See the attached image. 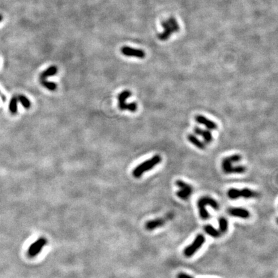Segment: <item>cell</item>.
Listing matches in <instances>:
<instances>
[{"label": "cell", "instance_id": "cell-7", "mask_svg": "<svg viewBox=\"0 0 278 278\" xmlns=\"http://www.w3.org/2000/svg\"><path fill=\"white\" fill-rule=\"evenodd\" d=\"M121 51L123 55L128 57H135L139 59H144L146 56V53L144 50L133 49V48L127 46H123Z\"/></svg>", "mask_w": 278, "mask_h": 278}, {"label": "cell", "instance_id": "cell-2", "mask_svg": "<svg viewBox=\"0 0 278 278\" xmlns=\"http://www.w3.org/2000/svg\"><path fill=\"white\" fill-rule=\"evenodd\" d=\"M210 205L214 209L218 210L220 205L218 202L209 196L202 197L198 202V207L199 210V214L201 218L203 220H208L210 217L209 214L206 209V206Z\"/></svg>", "mask_w": 278, "mask_h": 278}, {"label": "cell", "instance_id": "cell-8", "mask_svg": "<svg viewBox=\"0 0 278 278\" xmlns=\"http://www.w3.org/2000/svg\"><path fill=\"white\" fill-rule=\"evenodd\" d=\"M195 121L198 123L202 125H203L206 128H207L209 130H216L218 129V125L216 122H213L211 120H209L207 118L205 117L198 115L195 117Z\"/></svg>", "mask_w": 278, "mask_h": 278}, {"label": "cell", "instance_id": "cell-18", "mask_svg": "<svg viewBox=\"0 0 278 278\" xmlns=\"http://www.w3.org/2000/svg\"><path fill=\"white\" fill-rule=\"evenodd\" d=\"M18 97H15V96L13 97L11 99V101H10L9 108L10 112L12 114H15V113L17 112V110H18Z\"/></svg>", "mask_w": 278, "mask_h": 278}, {"label": "cell", "instance_id": "cell-5", "mask_svg": "<svg viewBox=\"0 0 278 278\" xmlns=\"http://www.w3.org/2000/svg\"><path fill=\"white\" fill-rule=\"evenodd\" d=\"M175 184L180 189L177 193V196L182 200H187L193 193V189L192 186L181 180H177Z\"/></svg>", "mask_w": 278, "mask_h": 278}, {"label": "cell", "instance_id": "cell-17", "mask_svg": "<svg viewBox=\"0 0 278 278\" xmlns=\"http://www.w3.org/2000/svg\"><path fill=\"white\" fill-rule=\"evenodd\" d=\"M219 229L221 233H225L228 231V221L224 217L219 219Z\"/></svg>", "mask_w": 278, "mask_h": 278}, {"label": "cell", "instance_id": "cell-6", "mask_svg": "<svg viewBox=\"0 0 278 278\" xmlns=\"http://www.w3.org/2000/svg\"><path fill=\"white\" fill-rule=\"evenodd\" d=\"M47 243V240L45 237H40L32 244L28 250V255L30 258L37 256Z\"/></svg>", "mask_w": 278, "mask_h": 278}, {"label": "cell", "instance_id": "cell-19", "mask_svg": "<svg viewBox=\"0 0 278 278\" xmlns=\"http://www.w3.org/2000/svg\"><path fill=\"white\" fill-rule=\"evenodd\" d=\"M41 84L45 87V88L51 91L55 90L58 87V85L55 83L48 81L46 79H41Z\"/></svg>", "mask_w": 278, "mask_h": 278}, {"label": "cell", "instance_id": "cell-15", "mask_svg": "<svg viewBox=\"0 0 278 278\" xmlns=\"http://www.w3.org/2000/svg\"><path fill=\"white\" fill-rule=\"evenodd\" d=\"M58 68L55 66H51L43 71L40 75V79H46L48 77L53 76L58 73Z\"/></svg>", "mask_w": 278, "mask_h": 278}, {"label": "cell", "instance_id": "cell-14", "mask_svg": "<svg viewBox=\"0 0 278 278\" xmlns=\"http://www.w3.org/2000/svg\"><path fill=\"white\" fill-rule=\"evenodd\" d=\"M187 139H188V140L190 143H191V144H193L195 146H196L198 149L203 150L206 148V145H205V143L203 142L202 141L200 140L195 135H193V134L188 135Z\"/></svg>", "mask_w": 278, "mask_h": 278}, {"label": "cell", "instance_id": "cell-24", "mask_svg": "<svg viewBox=\"0 0 278 278\" xmlns=\"http://www.w3.org/2000/svg\"><path fill=\"white\" fill-rule=\"evenodd\" d=\"M0 96H2V100L3 101H6V97L4 96V95H2V93H1V92H0Z\"/></svg>", "mask_w": 278, "mask_h": 278}, {"label": "cell", "instance_id": "cell-13", "mask_svg": "<svg viewBox=\"0 0 278 278\" xmlns=\"http://www.w3.org/2000/svg\"><path fill=\"white\" fill-rule=\"evenodd\" d=\"M165 224V220L162 218H157L148 221L146 224V228L148 231H152L155 229L163 226Z\"/></svg>", "mask_w": 278, "mask_h": 278}, {"label": "cell", "instance_id": "cell-10", "mask_svg": "<svg viewBox=\"0 0 278 278\" xmlns=\"http://www.w3.org/2000/svg\"><path fill=\"white\" fill-rule=\"evenodd\" d=\"M228 212L230 214V215L234 217L241 218L243 219H247L250 216V214L248 210L240 207L231 208L229 209Z\"/></svg>", "mask_w": 278, "mask_h": 278}, {"label": "cell", "instance_id": "cell-16", "mask_svg": "<svg viewBox=\"0 0 278 278\" xmlns=\"http://www.w3.org/2000/svg\"><path fill=\"white\" fill-rule=\"evenodd\" d=\"M204 230L206 233L213 237H219L221 234L220 232V231L216 230L215 228H214L211 225H205L204 227Z\"/></svg>", "mask_w": 278, "mask_h": 278}, {"label": "cell", "instance_id": "cell-9", "mask_svg": "<svg viewBox=\"0 0 278 278\" xmlns=\"http://www.w3.org/2000/svg\"><path fill=\"white\" fill-rule=\"evenodd\" d=\"M162 26L164 28V31L162 33L158 34V38L161 41H165L171 36L173 33L174 32V31L172 27L170 25L168 20L164 21L162 23Z\"/></svg>", "mask_w": 278, "mask_h": 278}, {"label": "cell", "instance_id": "cell-3", "mask_svg": "<svg viewBox=\"0 0 278 278\" xmlns=\"http://www.w3.org/2000/svg\"><path fill=\"white\" fill-rule=\"evenodd\" d=\"M227 195L231 199L234 200L240 197L244 198H257L258 196V193L248 188H244L241 190L231 188L228 190Z\"/></svg>", "mask_w": 278, "mask_h": 278}, {"label": "cell", "instance_id": "cell-21", "mask_svg": "<svg viewBox=\"0 0 278 278\" xmlns=\"http://www.w3.org/2000/svg\"><path fill=\"white\" fill-rule=\"evenodd\" d=\"M246 171V168L243 165H237V166H233L232 168L229 169L228 174L231 173H237V174H242Z\"/></svg>", "mask_w": 278, "mask_h": 278}, {"label": "cell", "instance_id": "cell-22", "mask_svg": "<svg viewBox=\"0 0 278 278\" xmlns=\"http://www.w3.org/2000/svg\"><path fill=\"white\" fill-rule=\"evenodd\" d=\"M168 21L169 23L170 24V25L173 28L174 32H178L180 30V27H179V25H178L177 20L174 18H170L168 19Z\"/></svg>", "mask_w": 278, "mask_h": 278}, {"label": "cell", "instance_id": "cell-4", "mask_svg": "<svg viewBox=\"0 0 278 278\" xmlns=\"http://www.w3.org/2000/svg\"><path fill=\"white\" fill-rule=\"evenodd\" d=\"M205 242V237L203 234H200L197 235L193 243L189 245L188 247H187L184 249V255L187 258L193 256L202 247V245H203Z\"/></svg>", "mask_w": 278, "mask_h": 278}, {"label": "cell", "instance_id": "cell-12", "mask_svg": "<svg viewBox=\"0 0 278 278\" xmlns=\"http://www.w3.org/2000/svg\"><path fill=\"white\" fill-rule=\"evenodd\" d=\"M131 96V92L129 90H124L118 95V106L122 110H127L128 104L126 101Z\"/></svg>", "mask_w": 278, "mask_h": 278}, {"label": "cell", "instance_id": "cell-25", "mask_svg": "<svg viewBox=\"0 0 278 278\" xmlns=\"http://www.w3.org/2000/svg\"><path fill=\"white\" fill-rule=\"evenodd\" d=\"M3 19V15L2 14H0V22H1Z\"/></svg>", "mask_w": 278, "mask_h": 278}, {"label": "cell", "instance_id": "cell-23", "mask_svg": "<svg viewBox=\"0 0 278 278\" xmlns=\"http://www.w3.org/2000/svg\"><path fill=\"white\" fill-rule=\"evenodd\" d=\"M177 278H193L192 276H190L186 273H180L178 276H177Z\"/></svg>", "mask_w": 278, "mask_h": 278}, {"label": "cell", "instance_id": "cell-11", "mask_svg": "<svg viewBox=\"0 0 278 278\" xmlns=\"http://www.w3.org/2000/svg\"><path fill=\"white\" fill-rule=\"evenodd\" d=\"M193 131H194L195 134L197 135L202 136L203 137V139H204L205 142L207 143V144H209V143L212 142V133L210 131V130H202V128H200V127L195 126L193 129Z\"/></svg>", "mask_w": 278, "mask_h": 278}, {"label": "cell", "instance_id": "cell-20", "mask_svg": "<svg viewBox=\"0 0 278 278\" xmlns=\"http://www.w3.org/2000/svg\"><path fill=\"white\" fill-rule=\"evenodd\" d=\"M17 97H18V101H19L21 102V104L22 105V106L24 108H25L26 109L30 108V107L31 106V103L27 97L24 96V95H19Z\"/></svg>", "mask_w": 278, "mask_h": 278}, {"label": "cell", "instance_id": "cell-1", "mask_svg": "<svg viewBox=\"0 0 278 278\" xmlns=\"http://www.w3.org/2000/svg\"><path fill=\"white\" fill-rule=\"evenodd\" d=\"M162 161V157L159 155H156L153 156L150 159L141 163L133 171V175L135 178H140L143 173L147 172L160 164Z\"/></svg>", "mask_w": 278, "mask_h": 278}]
</instances>
